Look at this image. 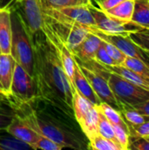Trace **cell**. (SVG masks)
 <instances>
[{
    "label": "cell",
    "instance_id": "6da1fadb",
    "mask_svg": "<svg viewBox=\"0 0 149 150\" xmlns=\"http://www.w3.org/2000/svg\"><path fill=\"white\" fill-rule=\"evenodd\" d=\"M34 52L33 77L37 98L58 110L65 116L74 118V87L67 76L61 60L42 31L32 37Z\"/></svg>",
    "mask_w": 149,
    "mask_h": 150
},
{
    "label": "cell",
    "instance_id": "7a4b0ae2",
    "mask_svg": "<svg viewBox=\"0 0 149 150\" xmlns=\"http://www.w3.org/2000/svg\"><path fill=\"white\" fill-rule=\"evenodd\" d=\"M21 117L38 134L51 139L64 149L85 148L84 142L74 130L49 114L31 110Z\"/></svg>",
    "mask_w": 149,
    "mask_h": 150
},
{
    "label": "cell",
    "instance_id": "3957f363",
    "mask_svg": "<svg viewBox=\"0 0 149 150\" xmlns=\"http://www.w3.org/2000/svg\"><path fill=\"white\" fill-rule=\"evenodd\" d=\"M11 12L12 35L10 54L17 64L33 76L34 52L32 36L25 28L16 13L11 11Z\"/></svg>",
    "mask_w": 149,
    "mask_h": 150
},
{
    "label": "cell",
    "instance_id": "277c9868",
    "mask_svg": "<svg viewBox=\"0 0 149 150\" xmlns=\"http://www.w3.org/2000/svg\"><path fill=\"white\" fill-rule=\"evenodd\" d=\"M75 60L86 78L88 79L93 91H95L100 101L105 102L121 112L122 107L114 96L107 81L106 69L95 60L83 62L76 59V57Z\"/></svg>",
    "mask_w": 149,
    "mask_h": 150
},
{
    "label": "cell",
    "instance_id": "5b68a950",
    "mask_svg": "<svg viewBox=\"0 0 149 150\" xmlns=\"http://www.w3.org/2000/svg\"><path fill=\"white\" fill-rule=\"evenodd\" d=\"M106 78L122 110L130 108L149 99L148 91L130 83L115 73L107 70Z\"/></svg>",
    "mask_w": 149,
    "mask_h": 150
},
{
    "label": "cell",
    "instance_id": "8992f818",
    "mask_svg": "<svg viewBox=\"0 0 149 150\" xmlns=\"http://www.w3.org/2000/svg\"><path fill=\"white\" fill-rule=\"evenodd\" d=\"M9 8L16 13L32 37L41 31L45 13L40 0H14Z\"/></svg>",
    "mask_w": 149,
    "mask_h": 150
},
{
    "label": "cell",
    "instance_id": "52a82bcc",
    "mask_svg": "<svg viewBox=\"0 0 149 150\" xmlns=\"http://www.w3.org/2000/svg\"><path fill=\"white\" fill-rule=\"evenodd\" d=\"M10 98H13L18 104L25 105L33 103L38 98L34 77L16 62L13 69Z\"/></svg>",
    "mask_w": 149,
    "mask_h": 150
},
{
    "label": "cell",
    "instance_id": "ba28073f",
    "mask_svg": "<svg viewBox=\"0 0 149 150\" xmlns=\"http://www.w3.org/2000/svg\"><path fill=\"white\" fill-rule=\"evenodd\" d=\"M89 7L95 20V26L93 27L98 29L101 32L128 36L130 33L142 31L144 29L142 26L137 25L132 20H122L110 16L97 6L93 5L92 3L89 4Z\"/></svg>",
    "mask_w": 149,
    "mask_h": 150
},
{
    "label": "cell",
    "instance_id": "9c48e42d",
    "mask_svg": "<svg viewBox=\"0 0 149 150\" xmlns=\"http://www.w3.org/2000/svg\"><path fill=\"white\" fill-rule=\"evenodd\" d=\"M45 21L54 32L63 40L71 51L76 47L90 33L88 27L61 18L45 14Z\"/></svg>",
    "mask_w": 149,
    "mask_h": 150
},
{
    "label": "cell",
    "instance_id": "30bf717a",
    "mask_svg": "<svg viewBox=\"0 0 149 150\" xmlns=\"http://www.w3.org/2000/svg\"><path fill=\"white\" fill-rule=\"evenodd\" d=\"M41 31L44 33V35L46 36V38L48 40V41L52 44V46L55 49L56 53L58 54L61 62L62 64L63 69H64L67 76L68 77L69 81L72 83L75 68H76V64L72 51L66 45V43L63 41V40L54 32V30L48 25V24L46 21L44 22Z\"/></svg>",
    "mask_w": 149,
    "mask_h": 150
},
{
    "label": "cell",
    "instance_id": "8fae6325",
    "mask_svg": "<svg viewBox=\"0 0 149 150\" xmlns=\"http://www.w3.org/2000/svg\"><path fill=\"white\" fill-rule=\"evenodd\" d=\"M44 12L46 15L61 18L86 27L95 26V20L89 4H70L59 9L47 10Z\"/></svg>",
    "mask_w": 149,
    "mask_h": 150
},
{
    "label": "cell",
    "instance_id": "7c38bea8",
    "mask_svg": "<svg viewBox=\"0 0 149 150\" xmlns=\"http://www.w3.org/2000/svg\"><path fill=\"white\" fill-rule=\"evenodd\" d=\"M89 31L95 33L98 36L101 40H106L116 47H118L124 54L129 57H135L141 59L149 64V59L145 54V52L140 48L129 37V35H123V34H113V33H106L104 32L99 31L98 29L90 26L88 27Z\"/></svg>",
    "mask_w": 149,
    "mask_h": 150
},
{
    "label": "cell",
    "instance_id": "4fadbf2b",
    "mask_svg": "<svg viewBox=\"0 0 149 150\" xmlns=\"http://www.w3.org/2000/svg\"><path fill=\"white\" fill-rule=\"evenodd\" d=\"M5 130L17 139L28 144L32 149L34 150V144L37 142L40 134L33 130L20 115L16 114Z\"/></svg>",
    "mask_w": 149,
    "mask_h": 150
},
{
    "label": "cell",
    "instance_id": "5bb4252c",
    "mask_svg": "<svg viewBox=\"0 0 149 150\" xmlns=\"http://www.w3.org/2000/svg\"><path fill=\"white\" fill-rule=\"evenodd\" d=\"M102 40L95 33L90 32L83 40L72 50L74 56L83 62L94 60L96 52L101 45Z\"/></svg>",
    "mask_w": 149,
    "mask_h": 150
},
{
    "label": "cell",
    "instance_id": "9a60e30c",
    "mask_svg": "<svg viewBox=\"0 0 149 150\" xmlns=\"http://www.w3.org/2000/svg\"><path fill=\"white\" fill-rule=\"evenodd\" d=\"M9 7L0 8V47L2 53L10 54L11 46V18Z\"/></svg>",
    "mask_w": 149,
    "mask_h": 150
},
{
    "label": "cell",
    "instance_id": "2e32d148",
    "mask_svg": "<svg viewBox=\"0 0 149 150\" xmlns=\"http://www.w3.org/2000/svg\"><path fill=\"white\" fill-rule=\"evenodd\" d=\"M73 87L84 98H86L88 100H90L94 105H99L101 103L100 99L96 95L95 91H93L90 83H89L88 79L77 65L76 64L75 68V72H74V76H73V81H72Z\"/></svg>",
    "mask_w": 149,
    "mask_h": 150
},
{
    "label": "cell",
    "instance_id": "e0dca14e",
    "mask_svg": "<svg viewBox=\"0 0 149 150\" xmlns=\"http://www.w3.org/2000/svg\"><path fill=\"white\" fill-rule=\"evenodd\" d=\"M15 61L11 54H0V82L8 98L11 95V85Z\"/></svg>",
    "mask_w": 149,
    "mask_h": 150
},
{
    "label": "cell",
    "instance_id": "ac0fdd59",
    "mask_svg": "<svg viewBox=\"0 0 149 150\" xmlns=\"http://www.w3.org/2000/svg\"><path fill=\"white\" fill-rule=\"evenodd\" d=\"M103 66L110 72L115 73L120 76L121 77H123L124 79L129 81L130 83L149 91V78L148 77H145L138 73H135L133 70L122 65H112V66L103 65Z\"/></svg>",
    "mask_w": 149,
    "mask_h": 150
},
{
    "label": "cell",
    "instance_id": "d6986e66",
    "mask_svg": "<svg viewBox=\"0 0 149 150\" xmlns=\"http://www.w3.org/2000/svg\"><path fill=\"white\" fill-rule=\"evenodd\" d=\"M98 119L99 113L96 105H94L80 120L77 121L78 125L80 126L82 131L88 140L95 134H98Z\"/></svg>",
    "mask_w": 149,
    "mask_h": 150
},
{
    "label": "cell",
    "instance_id": "ffe728a7",
    "mask_svg": "<svg viewBox=\"0 0 149 150\" xmlns=\"http://www.w3.org/2000/svg\"><path fill=\"white\" fill-rule=\"evenodd\" d=\"M96 107L112 125L120 126V127H124L125 129H126L129 133L128 124L126 121V120L123 117L120 111L115 109L114 107H112V105H110L105 102H101L99 105H97Z\"/></svg>",
    "mask_w": 149,
    "mask_h": 150
},
{
    "label": "cell",
    "instance_id": "44dd1931",
    "mask_svg": "<svg viewBox=\"0 0 149 150\" xmlns=\"http://www.w3.org/2000/svg\"><path fill=\"white\" fill-rule=\"evenodd\" d=\"M149 0H135L131 20L144 29L149 28Z\"/></svg>",
    "mask_w": 149,
    "mask_h": 150
},
{
    "label": "cell",
    "instance_id": "7402d4cb",
    "mask_svg": "<svg viewBox=\"0 0 149 150\" xmlns=\"http://www.w3.org/2000/svg\"><path fill=\"white\" fill-rule=\"evenodd\" d=\"M94 105L81 95L76 89L73 91V113L76 121L80 120L92 107Z\"/></svg>",
    "mask_w": 149,
    "mask_h": 150
},
{
    "label": "cell",
    "instance_id": "603a6c76",
    "mask_svg": "<svg viewBox=\"0 0 149 150\" xmlns=\"http://www.w3.org/2000/svg\"><path fill=\"white\" fill-rule=\"evenodd\" d=\"M134 1L135 0H124L115 7L104 11H105L110 16H112L119 19L129 21L131 20L133 13Z\"/></svg>",
    "mask_w": 149,
    "mask_h": 150
},
{
    "label": "cell",
    "instance_id": "cb8c5ba5",
    "mask_svg": "<svg viewBox=\"0 0 149 150\" xmlns=\"http://www.w3.org/2000/svg\"><path fill=\"white\" fill-rule=\"evenodd\" d=\"M25 149H32V148L9 134L6 130H0V150Z\"/></svg>",
    "mask_w": 149,
    "mask_h": 150
},
{
    "label": "cell",
    "instance_id": "d4e9b609",
    "mask_svg": "<svg viewBox=\"0 0 149 150\" xmlns=\"http://www.w3.org/2000/svg\"><path fill=\"white\" fill-rule=\"evenodd\" d=\"M88 148L94 150H122L118 143L101 136L99 134L89 139Z\"/></svg>",
    "mask_w": 149,
    "mask_h": 150
},
{
    "label": "cell",
    "instance_id": "484cf974",
    "mask_svg": "<svg viewBox=\"0 0 149 150\" xmlns=\"http://www.w3.org/2000/svg\"><path fill=\"white\" fill-rule=\"evenodd\" d=\"M121 65L133 70L135 73L149 78V64L141 59L126 56Z\"/></svg>",
    "mask_w": 149,
    "mask_h": 150
},
{
    "label": "cell",
    "instance_id": "4316f807",
    "mask_svg": "<svg viewBox=\"0 0 149 150\" xmlns=\"http://www.w3.org/2000/svg\"><path fill=\"white\" fill-rule=\"evenodd\" d=\"M98 111V110H97ZM99 113V119H98V126H97V130H98V134L106 138L109 139L111 141L115 142L116 143H118L116 137H115V133H114V128H113V125L98 111ZM119 144V143H118Z\"/></svg>",
    "mask_w": 149,
    "mask_h": 150
},
{
    "label": "cell",
    "instance_id": "83f0119b",
    "mask_svg": "<svg viewBox=\"0 0 149 150\" xmlns=\"http://www.w3.org/2000/svg\"><path fill=\"white\" fill-rule=\"evenodd\" d=\"M130 39L144 52H149V33L138 31L129 33Z\"/></svg>",
    "mask_w": 149,
    "mask_h": 150
},
{
    "label": "cell",
    "instance_id": "f1b7e54d",
    "mask_svg": "<svg viewBox=\"0 0 149 150\" xmlns=\"http://www.w3.org/2000/svg\"><path fill=\"white\" fill-rule=\"evenodd\" d=\"M102 45L104 46L106 52L109 54V55L112 57V59L115 62L117 65H121L123 63V62L126 58V55L124 54L118 47H116L112 43L104 40H102Z\"/></svg>",
    "mask_w": 149,
    "mask_h": 150
},
{
    "label": "cell",
    "instance_id": "f546056e",
    "mask_svg": "<svg viewBox=\"0 0 149 150\" xmlns=\"http://www.w3.org/2000/svg\"><path fill=\"white\" fill-rule=\"evenodd\" d=\"M64 148L56 143L55 142L52 141L51 139L43 136L41 134H40L37 142L34 144V150L36 149H41V150H61Z\"/></svg>",
    "mask_w": 149,
    "mask_h": 150
},
{
    "label": "cell",
    "instance_id": "4dcf8cb0",
    "mask_svg": "<svg viewBox=\"0 0 149 150\" xmlns=\"http://www.w3.org/2000/svg\"><path fill=\"white\" fill-rule=\"evenodd\" d=\"M114 128V133H115V137L121 147L122 150H128L129 148V133L126 129L124 127L118 126V125H113Z\"/></svg>",
    "mask_w": 149,
    "mask_h": 150
},
{
    "label": "cell",
    "instance_id": "1f68e13d",
    "mask_svg": "<svg viewBox=\"0 0 149 150\" xmlns=\"http://www.w3.org/2000/svg\"><path fill=\"white\" fill-rule=\"evenodd\" d=\"M94 60L102 65H106V66L117 65L115 63V62L112 59V57L109 55V54L106 52L105 48L102 45V42H101V45L99 46V47L97 48V52H96Z\"/></svg>",
    "mask_w": 149,
    "mask_h": 150
},
{
    "label": "cell",
    "instance_id": "d6a6232c",
    "mask_svg": "<svg viewBox=\"0 0 149 150\" xmlns=\"http://www.w3.org/2000/svg\"><path fill=\"white\" fill-rule=\"evenodd\" d=\"M128 149L149 150V138L129 136Z\"/></svg>",
    "mask_w": 149,
    "mask_h": 150
},
{
    "label": "cell",
    "instance_id": "836d02e7",
    "mask_svg": "<svg viewBox=\"0 0 149 150\" xmlns=\"http://www.w3.org/2000/svg\"><path fill=\"white\" fill-rule=\"evenodd\" d=\"M129 135L134 137L149 138V121H146L138 126H129Z\"/></svg>",
    "mask_w": 149,
    "mask_h": 150
},
{
    "label": "cell",
    "instance_id": "e575fe53",
    "mask_svg": "<svg viewBox=\"0 0 149 150\" xmlns=\"http://www.w3.org/2000/svg\"><path fill=\"white\" fill-rule=\"evenodd\" d=\"M43 10H54L73 4L69 0H40Z\"/></svg>",
    "mask_w": 149,
    "mask_h": 150
},
{
    "label": "cell",
    "instance_id": "d590c367",
    "mask_svg": "<svg viewBox=\"0 0 149 150\" xmlns=\"http://www.w3.org/2000/svg\"><path fill=\"white\" fill-rule=\"evenodd\" d=\"M16 113H12L0 108V130H5L12 121Z\"/></svg>",
    "mask_w": 149,
    "mask_h": 150
},
{
    "label": "cell",
    "instance_id": "8d00e7d4",
    "mask_svg": "<svg viewBox=\"0 0 149 150\" xmlns=\"http://www.w3.org/2000/svg\"><path fill=\"white\" fill-rule=\"evenodd\" d=\"M123 1L124 0H96V3L98 8L103 11H107L115 7Z\"/></svg>",
    "mask_w": 149,
    "mask_h": 150
},
{
    "label": "cell",
    "instance_id": "74e56055",
    "mask_svg": "<svg viewBox=\"0 0 149 150\" xmlns=\"http://www.w3.org/2000/svg\"><path fill=\"white\" fill-rule=\"evenodd\" d=\"M128 109V108H127ZM129 109H133L137 112H139L141 114H144V115H148L149 116V99L145 101V102H142V103H140L138 105H135L132 107H130ZM123 111V110H122Z\"/></svg>",
    "mask_w": 149,
    "mask_h": 150
},
{
    "label": "cell",
    "instance_id": "f35d334b",
    "mask_svg": "<svg viewBox=\"0 0 149 150\" xmlns=\"http://www.w3.org/2000/svg\"><path fill=\"white\" fill-rule=\"evenodd\" d=\"M14 0H0V8L10 7Z\"/></svg>",
    "mask_w": 149,
    "mask_h": 150
},
{
    "label": "cell",
    "instance_id": "ab89813d",
    "mask_svg": "<svg viewBox=\"0 0 149 150\" xmlns=\"http://www.w3.org/2000/svg\"><path fill=\"white\" fill-rule=\"evenodd\" d=\"M73 4H89L90 1L89 0H69Z\"/></svg>",
    "mask_w": 149,
    "mask_h": 150
},
{
    "label": "cell",
    "instance_id": "60d3db41",
    "mask_svg": "<svg viewBox=\"0 0 149 150\" xmlns=\"http://www.w3.org/2000/svg\"><path fill=\"white\" fill-rule=\"evenodd\" d=\"M0 91H1L2 92H4V93L6 95V93L4 92V89H3V86H2V84H1V82H0ZM6 96H7V95H6ZM7 97H8V96H7Z\"/></svg>",
    "mask_w": 149,
    "mask_h": 150
},
{
    "label": "cell",
    "instance_id": "b9f144b4",
    "mask_svg": "<svg viewBox=\"0 0 149 150\" xmlns=\"http://www.w3.org/2000/svg\"><path fill=\"white\" fill-rule=\"evenodd\" d=\"M142 31H143V32H146V33H149V28H145V29H143Z\"/></svg>",
    "mask_w": 149,
    "mask_h": 150
},
{
    "label": "cell",
    "instance_id": "7bdbcfd3",
    "mask_svg": "<svg viewBox=\"0 0 149 150\" xmlns=\"http://www.w3.org/2000/svg\"><path fill=\"white\" fill-rule=\"evenodd\" d=\"M145 54H147V56L148 57V59H149V52H145Z\"/></svg>",
    "mask_w": 149,
    "mask_h": 150
},
{
    "label": "cell",
    "instance_id": "ee69618b",
    "mask_svg": "<svg viewBox=\"0 0 149 150\" xmlns=\"http://www.w3.org/2000/svg\"><path fill=\"white\" fill-rule=\"evenodd\" d=\"M0 54H2V50H1V47H0Z\"/></svg>",
    "mask_w": 149,
    "mask_h": 150
},
{
    "label": "cell",
    "instance_id": "f6af8a7d",
    "mask_svg": "<svg viewBox=\"0 0 149 150\" xmlns=\"http://www.w3.org/2000/svg\"><path fill=\"white\" fill-rule=\"evenodd\" d=\"M0 93H3V94H4V92H2L1 91H0ZM4 95H5V94H4Z\"/></svg>",
    "mask_w": 149,
    "mask_h": 150
},
{
    "label": "cell",
    "instance_id": "bcb514c9",
    "mask_svg": "<svg viewBox=\"0 0 149 150\" xmlns=\"http://www.w3.org/2000/svg\"><path fill=\"white\" fill-rule=\"evenodd\" d=\"M89 1H90V2H91V1H92V0H89Z\"/></svg>",
    "mask_w": 149,
    "mask_h": 150
},
{
    "label": "cell",
    "instance_id": "7dc6e473",
    "mask_svg": "<svg viewBox=\"0 0 149 150\" xmlns=\"http://www.w3.org/2000/svg\"><path fill=\"white\" fill-rule=\"evenodd\" d=\"M148 5H149V2H148Z\"/></svg>",
    "mask_w": 149,
    "mask_h": 150
}]
</instances>
